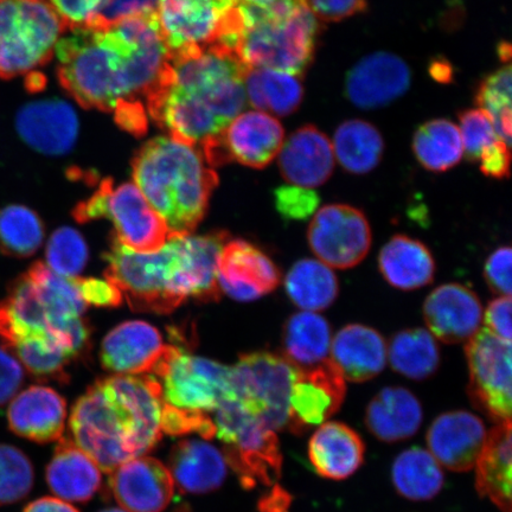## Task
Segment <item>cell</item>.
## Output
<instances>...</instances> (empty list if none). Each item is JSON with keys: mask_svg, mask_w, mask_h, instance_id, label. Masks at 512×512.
Masks as SVG:
<instances>
[{"mask_svg": "<svg viewBox=\"0 0 512 512\" xmlns=\"http://www.w3.org/2000/svg\"><path fill=\"white\" fill-rule=\"evenodd\" d=\"M54 54L61 86L81 106L113 113L145 106L170 56L156 11L69 30Z\"/></svg>", "mask_w": 512, "mask_h": 512, "instance_id": "obj_1", "label": "cell"}, {"mask_svg": "<svg viewBox=\"0 0 512 512\" xmlns=\"http://www.w3.org/2000/svg\"><path fill=\"white\" fill-rule=\"evenodd\" d=\"M248 69L219 44L172 53L147 96V114L172 139L201 149L245 110Z\"/></svg>", "mask_w": 512, "mask_h": 512, "instance_id": "obj_2", "label": "cell"}, {"mask_svg": "<svg viewBox=\"0 0 512 512\" xmlns=\"http://www.w3.org/2000/svg\"><path fill=\"white\" fill-rule=\"evenodd\" d=\"M228 234H170L155 253H137L114 239L105 254L106 279L131 309L168 315L188 298L217 302V261Z\"/></svg>", "mask_w": 512, "mask_h": 512, "instance_id": "obj_3", "label": "cell"}, {"mask_svg": "<svg viewBox=\"0 0 512 512\" xmlns=\"http://www.w3.org/2000/svg\"><path fill=\"white\" fill-rule=\"evenodd\" d=\"M162 387L152 375H114L96 381L76 401L70 431L102 472L145 456L163 437Z\"/></svg>", "mask_w": 512, "mask_h": 512, "instance_id": "obj_4", "label": "cell"}, {"mask_svg": "<svg viewBox=\"0 0 512 512\" xmlns=\"http://www.w3.org/2000/svg\"><path fill=\"white\" fill-rule=\"evenodd\" d=\"M132 175L170 234H192L219 185V176L202 151L171 137H157L140 147L133 158Z\"/></svg>", "mask_w": 512, "mask_h": 512, "instance_id": "obj_5", "label": "cell"}, {"mask_svg": "<svg viewBox=\"0 0 512 512\" xmlns=\"http://www.w3.org/2000/svg\"><path fill=\"white\" fill-rule=\"evenodd\" d=\"M86 306L72 280L38 261L9 286L0 302V339L4 347L28 336L57 339L79 357L89 343Z\"/></svg>", "mask_w": 512, "mask_h": 512, "instance_id": "obj_6", "label": "cell"}, {"mask_svg": "<svg viewBox=\"0 0 512 512\" xmlns=\"http://www.w3.org/2000/svg\"><path fill=\"white\" fill-rule=\"evenodd\" d=\"M152 376L162 387V432L215 438L213 414L235 394L232 367L168 344Z\"/></svg>", "mask_w": 512, "mask_h": 512, "instance_id": "obj_7", "label": "cell"}, {"mask_svg": "<svg viewBox=\"0 0 512 512\" xmlns=\"http://www.w3.org/2000/svg\"><path fill=\"white\" fill-rule=\"evenodd\" d=\"M242 28L236 54L248 68L302 76L315 57L318 21L303 0L262 11L240 2Z\"/></svg>", "mask_w": 512, "mask_h": 512, "instance_id": "obj_8", "label": "cell"}, {"mask_svg": "<svg viewBox=\"0 0 512 512\" xmlns=\"http://www.w3.org/2000/svg\"><path fill=\"white\" fill-rule=\"evenodd\" d=\"M66 30L43 0H0V80L38 74Z\"/></svg>", "mask_w": 512, "mask_h": 512, "instance_id": "obj_9", "label": "cell"}, {"mask_svg": "<svg viewBox=\"0 0 512 512\" xmlns=\"http://www.w3.org/2000/svg\"><path fill=\"white\" fill-rule=\"evenodd\" d=\"M213 422L224 459L246 489L277 482L283 465L277 432L249 413L236 393L217 408Z\"/></svg>", "mask_w": 512, "mask_h": 512, "instance_id": "obj_10", "label": "cell"}, {"mask_svg": "<svg viewBox=\"0 0 512 512\" xmlns=\"http://www.w3.org/2000/svg\"><path fill=\"white\" fill-rule=\"evenodd\" d=\"M79 223L111 220L115 239L137 253H155L168 241L166 223L137 188L124 183L114 188L112 179H104L94 194L76 206L73 213Z\"/></svg>", "mask_w": 512, "mask_h": 512, "instance_id": "obj_11", "label": "cell"}, {"mask_svg": "<svg viewBox=\"0 0 512 512\" xmlns=\"http://www.w3.org/2000/svg\"><path fill=\"white\" fill-rule=\"evenodd\" d=\"M156 15L170 54L234 48L242 23L240 0H157Z\"/></svg>", "mask_w": 512, "mask_h": 512, "instance_id": "obj_12", "label": "cell"}, {"mask_svg": "<svg viewBox=\"0 0 512 512\" xmlns=\"http://www.w3.org/2000/svg\"><path fill=\"white\" fill-rule=\"evenodd\" d=\"M233 369L242 406L274 432L285 430L298 367L284 355L256 351L241 355Z\"/></svg>", "mask_w": 512, "mask_h": 512, "instance_id": "obj_13", "label": "cell"}, {"mask_svg": "<svg viewBox=\"0 0 512 512\" xmlns=\"http://www.w3.org/2000/svg\"><path fill=\"white\" fill-rule=\"evenodd\" d=\"M511 342L480 328L466 342L473 403L497 424L511 421Z\"/></svg>", "mask_w": 512, "mask_h": 512, "instance_id": "obj_14", "label": "cell"}, {"mask_svg": "<svg viewBox=\"0 0 512 512\" xmlns=\"http://www.w3.org/2000/svg\"><path fill=\"white\" fill-rule=\"evenodd\" d=\"M285 130L273 115L261 111L240 113L219 136L201 146L210 168L238 162L252 169H265L278 157Z\"/></svg>", "mask_w": 512, "mask_h": 512, "instance_id": "obj_15", "label": "cell"}, {"mask_svg": "<svg viewBox=\"0 0 512 512\" xmlns=\"http://www.w3.org/2000/svg\"><path fill=\"white\" fill-rule=\"evenodd\" d=\"M307 241L323 264L332 270H350L367 258L373 233L362 210L336 203L312 216Z\"/></svg>", "mask_w": 512, "mask_h": 512, "instance_id": "obj_16", "label": "cell"}, {"mask_svg": "<svg viewBox=\"0 0 512 512\" xmlns=\"http://www.w3.org/2000/svg\"><path fill=\"white\" fill-rule=\"evenodd\" d=\"M347 384L336 364L328 360L310 368H299L294 380L287 428L302 435L325 424L341 409Z\"/></svg>", "mask_w": 512, "mask_h": 512, "instance_id": "obj_17", "label": "cell"}, {"mask_svg": "<svg viewBox=\"0 0 512 512\" xmlns=\"http://www.w3.org/2000/svg\"><path fill=\"white\" fill-rule=\"evenodd\" d=\"M277 265L245 240L227 241L217 261V283L229 297L248 303L267 296L280 284Z\"/></svg>", "mask_w": 512, "mask_h": 512, "instance_id": "obj_18", "label": "cell"}, {"mask_svg": "<svg viewBox=\"0 0 512 512\" xmlns=\"http://www.w3.org/2000/svg\"><path fill=\"white\" fill-rule=\"evenodd\" d=\"M115 501L127 512H163L174 496L170 470L158 459L140 456L110 473Z\"/></svg>", "mask_w": 512, "mask_h": 512, "instance_id": "obj_19", "label": "cell"}, {"mask_svg": "<svg viewBox=\"0 0 512 512\" xmlns=\"http://www.w3.org/2000/svg\"><path fill=\"white\" fill-rule=\"evenodd\" d=\"M412 73L398 55L379 51L355 64L345 80V94L361 110L392 104L408 91Z\"/></svg>", "mask_w": 512, "mask_h": 512, "instance_id": "obj_20", "label": "cell"}, {"mask_svg": "<svg viewBox=\"0 0 512 512\" xmlns=\"http://www.w3.org/2000/svg\"><path fill=\"white\" fill-rule=\"evenodd\" d=\"M79 128L78 113L60 99L29 102L16 115L19 137L43 155H66L78 139Z\"/></svg>", "mask_w": 512, "mask_h": 512, "instance_id": "obj_21", "label": "cell"}, {"mask_svg": "<svg viewBox=\"0 0 512 512\" xmlns=\"http://www.w3.org/2000/svg\"><path fill=\"white\" fill-rule=\"evenodd\" d=\"M483 313L477 294L460 284L435 288L424 304L428 331L446 344L467 342L475 336L482 325Z\"/></svg>", "mask_w": 512, "mask_h": 512, "instance_id": "obj_22", "label": "cell"}, {"mask_svg": "<svg viewBox=\"0 0 512 512\" xmlns=\"http://www.w3.org/2000/svg\"><path fill=\"white\" fill-rule=\"evenodd\" d=\"M168 345L158 329L143 320H131L104 338L100 358L117 375H152Z\"/></svg>", "mask_w": 512, "mask_h": 512, "instance_id": "obj_23", "label": "cell"}, {"mask_svg": "<svg viewBox=\"0 0 512 512\" xmlns=\"http://www.w3.org/2000/svg\"><path fill=\"white\" fill-rule=\"evenodd\" d=\"M280 174L288 184L315 189L334 175L331 140L316 126L306 125L288 137L278 155Z\"/></svg>", "mask_w": 512, "mask_h": 512, "instance_id": "obj_24", "label": "cell"}, {"mask_svg": "<svg viewBox=\"0 0 512 512\" xmlns=\"http://www.w3.org/2000/svg\"><path fill=\"white\" fill-rule=\"evenodd\" d=\"M67 403L53 388L31 386L12 399L8 424L18 437L48 444L60 440L66 430Z\"/></svg>", "mask_w": 512, "mask_h": 512, "instance_id": "obj_25", "label": "cell"}, {"mask_svg": "<svg viewBox=\"0 0 512 512\" xmlns=\"http://www.w3.org/2000/svg\"><path fill=\"white\" fill-rule=\"evenodd\" d=\"M483 421L469 412L440 415L427 433L430 453L440 465L457 472L476 465L486 439Z\"/></svg>", "mask_w": 512, "mask_h": 512, "instance_id": "obj_26", "label": "cell"}, {"mask_svg": "<svg viewBox=\"0 0 512 512\" xmlns=\"http://www.w3.org/2000/svg\"><path fill=\"white\" fill-rule=\"evenodd\" d=\"M330 354L345 381L366 382L386 368L388 345L370 326L349 324L332 339Z\"/></svg>", "mask_w": 512, "mask_h": 512, "instance_id": "obj_27", "label": "cell"}, {"mask_svg": "<svg viewBox=\"0 0 512 512\" xmlns=\"http://www.w3.org/2000/svg\"><path fill=\"white\" fill-rule=\"evenodd\" d=\"M168 469L179 491L203 495L220 488L228 464L219 448L208 441L184 439L172 448Z\"/></svg>", "mask_w": 512, "mask_h": 512, "instance_id": "obj_28", "label": "cell"}, {"mask_svg": "<svg viewBox=\"0 0 512 512\" xmlns=\"http://www.w3.org/2000/svg\"><path fill=\"white\" fill-rule=\"evenodd\" d=\"M101 470L70 438H61L46 471L49 489L66 502L85 503L101 485Z\"/></svg>", "mask_w": 512, "mask_h": 512, "instance_id": "obj_29", "label": "cell"}, {"mask_svg": "<svg viewBox=\"0 0 512 512\" xmlns=\"http://www.w3.org/2000/svg\"><path fill=\"white\" fill-rule=\"evenodd\" d=\"M363 440L342 422L326 421L312 435L309 457L319 476L342 480L354 475L364 459Z\"/></svg>", "mask_w": 512, "mask_h": 512, "instance_id": "obj_30", "label": "cell"}, {"mask_svg": "<svg viewBox=\"0 0 512 512\" xmlns=\"http://www.w3.org/2000/svg\"><path fill=\"white\" fill-rule=\"evenodd\" d=\"M511 421L498 424L486 434L476 462L477 490L503 512H511L512 494Z\"/></svg>", "mask_w": 512, "mask_h": 512, "instance_id": "obj_31", "label": "cell"}, {"mask_svg": "<svg viewBox=\"0 0 512 512\" xmlns=\"http://www.w3.org/2000/svg\"><path fill=\"white\" fill-rule=\"evenodd\" d=\"M382 277L401 291H414L430 285L435 275V261L425 243L411 236L394 235L379 255Z\"/></svg>", "mask_w": 512, "mask_h": 512, "instance_id": "obj_32", "label": "cell"}, {"mask_svg": "<svg viewBox=\"0 0 512 512\" xmlns=\"http://www.w3.org/2000/svg\"><path fill=\"white\" fill-rule=\"evenodd\" d=\"M367 426L375 437L393 443L413 437L422 422L418 399L402 387L384 388L369 403Z\"/></svg>", "mask_w": 512, "mask_h": 512, "instance_id": "obj_33", "label": "cell"}, {"mask_svg": "<svg viewBox=\"0 0 512 512\" xmlns=\"http://www.w3.org/2000/svg\"><path fill=\"white\" fill-rule=\"evenodd\" d=\"M247 102L256 111L287 117L304 99L302 76L268 68H249L245 78Z\"/></svg>", "mask_w": 512, "mask_h": 512, "instance_id": "obj_34", "label": "cell"}, {"mask_svg": "<svg viewBox=\"0 0 512 512\" xmlns=\"http://www.w3.org/2000/svg\"><path fill=\"white\" fill-rule=\"evenodd\" d=\"M332 342L330 324L317 312L294 313L283 331L284 356L298 368H310L328 360Z\"/></svg>", "mask_w": 512, "mask_h": 512, "instance_id": "obj_35", "label": "cell"}, {"mask_svg": "<svg viewBox=\"0 0 512 512\" xmlns=\"http://www.w3.org/2000/svg\"><path fill=\"white\" fill-rule=\"evenodd\" d=\"M285 288L294 305L310 312L329 309L339 294L336 273L318 259L297 261L286 275Z\"/></svg>", "mask_w": 512, "mask_h": 512, "instance_id": "obj_36", "label": "cell"}, {"mask_svg": "<svg viewBox=\"0 0 512 512\" xmlns=\"http://www.w3.org/2000/svg\"><path fill=\"white\" fill-rule=\"evenodd\" d=\"M335 158L352 175H366L381 163L384 140L377 128L361 119L344 121L334 137Z\"/></svg>", "mask_w": 512, "mask_h": 512, "instance_id": "obj_37", "label": "cell"}, {"mask_svg": "<svg viewBox=\"0 0 512 512\" xmlns=\"http://www.w3.org/2000/svg\"><path fill=\"white\" fill-rule=\"evenodd\" d=\"M388 360L396 373L414 381L426 380L439 369V344L426 329L402 330L390 339Z\"/></svg>", "mask_w": 512, "mask_h": 512, "instance_id": "obj_38", "label": "cell"}, {"mask_svg": "<svg viewBox=\"0 0 512 512\" xmlns=\"http://www.w3.org/2000/svg\"><path fill=\"white\" fill-rule=\"evenodd\" d=\"M412 149L422 168L446 172L462 162L464 147L458 125L447 119L427 121L416 130Z\"/></svg>", "mask_w": 512, "mask_h": 512, "instance_id": "obj_39", "label": "cell"}, {"mask_svg": "<svg viewBox=\"0 0 512 512\" xmlns=\"http://www.w3.org/2000/svg\"><path fill=\"white\" fill-rule=\"evenodd\" d=\"M393 483L399 494L411 501H428L444 485L443 470L432 454L419 447L402 452L392 470Z\"/></svg>", "mask_w": 512, "mask_h": 512, "instance_id": "obj_40", "label": "cell"}, {"mask_svg": "<svg viewBox=\"0 0 512 512\" xmlns=\"http://www.w3.org/2000/svg\"><path fill=\"white\" fill-rule=\"evenodd\" d=\"M44 226L34 210L11 204L0 209V252L11 258H29L42 246Z\"/></svg>", "mask_w": 512, "mask_h": 512, "instance_id": "obj_41", "label": "cell"}, {"mask_svg": "<svg viewBox=\"0 0 512 512\" xmlns=\"http://www.w3.org/2000/svg\"><path fill=\"white\" fill-rule=\"evenodd\" d=\"M476 102L479 108L490 115L498 137L510 146L512 133L510 64L486 76L477 89Z\"/></svg>", "mask_w": 512, "mask_h": 512, "instance_id": "obj_42", "label": "cell"}, {"mask_svg": "<svg viewBox=\"0 0 512 512\" xmlns=\"http://www.w3.org/2000/svg\"><path fill=\"white\" fill-rule=\"evenodd\" d=\"M34 466L19 448L0 444V507L23 501L34 486Z\"/></svg>", "mask_w": 512, "mask_h": 512, "instance_id": "obj_43", "label": "cell"}, {"mask_svg": "<svg viewBox=\"0 0 512 512\" xmlns=\"http://www.w3.org/2000/svg\"><path fill=\"white\" fill-rule=\"evenodd\" d=\"M46 256L51 271L62 277L75 278L87 265V243L78 230L62 227L50 236Z\"/></svg>", "mask_w": 512, "mask_h": 512, "instance_id": "obj_44", "label": "cell"}, {"mask_svg": "<svg viewBox=\"0 0 512 512\" xmlns=\"http://www.w3.org/2000/svg\"><path fill=\"white\" fill-rule=\"evenodd\" d=\"M458 127L463 140L464 155L473 163L478 162L486 147L501 139L490 115L482 108H472L460 113Z\"/></svg>", "mask_w": 512, "mask_h": 512, "instance_id": "obj_45", "label": "cell"}, {"mask_svg": "<svg viewBox=\"0 0 512 512\" xmlns=\"http://www.w3.org/2000/svg\"><path fill=\"white\" fill-rule=\"evenodd\" d=\"M275 208L285 220L303 221L316 214L320 198L313 189L287 184L274 191Z\"/></svg>", "mask_w": 512, "mask_h": 512, "instance_id": "obj_46", "label": "cell"}, {"mask_svg": "<svg viewBox=\"0 0 512 512\" xmlns=\"http://www.w3.org/2000/svg\"><path fill=\"white\" fill-rule=\"evenodd\" d=\"M50 2L64 28L72 30L99 21L115 0H50Z\"/></svg>", "mask_w": 512, "mask_h": 512, "instance_id": "obj_47", "label": "cell"}, {"mask_svg": "<svg viewBox=\"0 0 512 512\" xmlns=\"http://www.w3.org/2000/svg\"><path fill=\"white\" fill-rule=\"evenodd\" d=\"M511 260L509 246L499 247L485 262L484 278L492 292L511 297Z\"/></svg>", "mask_w": 512, "mask_h": 512, "instance_id": "obj_48", "label": "cell"}, {"mask_svg": "<svg viewBox=\"0 0 512 512\" xmlns=\"http://www.w3.org/2000/svg\"><path fill=\"white\" fill-rule=\"evenodd\" d=\"M320 22H341L367 9V0H303Z\"/></svg>", "mask_w": 512, "mask_h": 512, "instance_id": "obj_49", "label": "cell"}, {"mask_svg": "<svg viewBox=\"0 0 512 512\" xmlns=\"http://www.w3.org/2000/svg\"><path fill=\"white\" fill-rule=\"evenodd\" d=\"M24 382V368L12 352L0 347V408L15 398Z\"/></svg>", "mask_w": 512, "mask_h": 512, "instance_id": "obj_50", "label": "cell"}, {"mask_svg": "<svg viewBox=\"0 0 512 512\" xmlns=\"http://www.w3.org/2000/svg\"><path fill=\"white\" fill-rule=\"evenodd\" d=\"M79 291L87 305L115 307L123 303V294L111 281L95 278H76Z\"/></svg>", "mask_w": 512, "mask_h": 512, "instance_id": "obj_51", "label": "cell"}, {"mask_svg": "<svg viewBox=\"0 0 512 512\" xmlns=\"http://www.w3.org/2000/svg\"><path fill=\"white\" fill-rule=\"evenodd\" d=\"M510 162V146L502 139H497L495 143L486 147L477 163L485 176L504 179L509 178Z\"/></svg>", "mask_w": 512, "mask_h": 512, "instance_id": "obj_52", "label": "cell"}, {"mask_svg": "<svg viewBox=\"0 0 512 512\" xmlns=\"http://www.w3.org/2000/svg\"><path fill=\"white\" fill-rule=\"evenodd\" d=\"M485 328L505 341L511 342V297L491 300L483 313Z\"/></svg>", "mask_w": 512, "mask_h": 512, "instance_id": "obj_53", "label": "cell"}, {"mask_svg": "<svg viewBox=\"0 0 512 512\" xmlns=\"http://www.w3.org/2000/svg\"><path fill=\"white\" fill-rule=\"evenodd\" d=\"M157 0H115L102 18L107 21L138 14V12L156 11Z\"/></svg>", "mask_w": 512, "mask_h": 512, "instance_id": "obj_54", "label": "cell"}, {"mask_svg": "<svg viewBox=\"0 0 512 512\" xmlns=\"http://www.w3.org/2000/svg\"><path fill=\"white\" fill-rule=\"evenodd\" d=\"M23 512H80L63 499L57 497H42L31 502Z\"/></svg>", "mask_w": 512, "mask_h": 512, "instance_id": "obj_55", "label": "cell"}, {"mask_svg": "<svg viewBox=\"0 0 512 512\" xmlns=\"http://www.w3.org/2000/svg\"><path fill=\"white\" fill-rule=\"evenodd\" d=\"M240 2L242 4L251 6V8L254 9L268 11L277 8V6L281 4L286 3L287 0H240Z\"/></svg>", "mask_w": 512, "mask_h": 512, "instance_id": "obj_56", "label": "cell"}, {"mask_svg": "<svg viewBox=\"0 0 512 512\" xmlns=\"http://www.w3.org/2000/svg\"><path fill=\"white\" fill-rule=\"evenodd\" d=\"M499 57L503 60V62H509L511 57V47L510 44L503 42L501 47L498 48Z\"/></svg>", "mask_w": 512, "mask_h": 512, "instance_id": "obj_57", "label": "cell"}, {"mask_svg": "<svg viewBox=\"0 0 512 512\" xmlns=\"http://www.w3.org/2000/svg\"><path fill=\"white\" fill-rule=\"evenodd\" d=\"M100 512H127V511H125L123 509H114V508H112V509L102 510Z\"/></svg>", "mask_w": 512, "mask_h": 512, "instance_id": "obj_58", "label": "cell"}]
</instances>
